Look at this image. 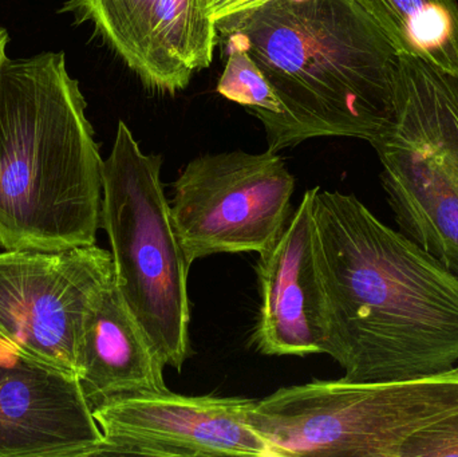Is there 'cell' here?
<instances>
[{
  "label": "cell",
  "mask_w": 458,
  "mask_h": 457,
  "mask_svg": "<svg viewBox=\"0 0 458 457\" xmlns=\"http://www.w3.org/2000/svg\"><path fill=\"white\" fill-rule=\"evenodd\" d=\"M268 2L269 0H212L215 21L234 13L255 10Z\"/></svg>",
  "instance_id": "17"
},
{
  "label": "cell",
  "mask_w": 458,
  "mask_h": 457,
  "mask_svg": "<svg viewBox=\"0 0 458 457\" xmlns=\"http://www.w3.org/2000/svg\"><path fill=\"white\" fill-rule=\"evenodd\" d=\"M64 53L0 72V247L58 252L96 244L102 160Z\"/></svg>",
  "instance_id": "3"
},
{
  "label": "cell",
  "mask_w": 458,
  "mask_h": 457,
  "mask_svg": "<svg viewBox=\"0 0 458 457\" xmlns=\"http://www.w3.org/2000/svg\"><path fill=\"white\" fill-rule=\"evenodd\" d=\"M61 13L90 24L140 82L176 96L208 69L219 45L212 0H66Z\"/></svg>",
  "instance_id": "9"
},
{
  "label": "cell",
  "mask_w": 458,
  "mask_h": 457,
  "mask_svg": "<svg viewBox=\"0 0 458 457\" xmlns=\"http://www.w3.org/2000/svg\"><path fill=\"white\" fill-rule=\"evenodd\" d=\"M458 410V365L406 380H312L256 402L252 428L274 457H400L406 440Z\"/></svg>",
  "instance_id": "5"
},
{
  "label": "cell",
  "mask_w": 458,
  "mask_h": 457,
  "mask_svg": "<svg viewBox=\"0 0 458 457\" xmlns=\"http://www.w3.org/2000/svg\"><path fill=\"white\" fill-rule=\"evenodd\" d=\"M400 457H458V410L411 435Z\"/></svg>",
  "instance_id": "16"
},
{
  "label": "cell",
  "mask_w": 458,
  "mask_h": 457,
  "mask_svg": "<svg viewBox=\"0 0 458 457\" xmlns=\"http://www.w3.org/2000/svg\"><path fill=\"white\" fill-rule=\"evenodd\" d=\"M164 368L113 278L86 316L78 346L75 375L91 410L113 400L165 394Z\"/></svg>",
  "instance_id": "13"
},
{
  "label": "cell",
  "mask_w": 458,
  "mask_h": 457,
  "mask_svg": "<svg viewBox=\"0 0 458 457\" xmlns=\"http://www.w3.org/2000/svg\"><path fill=\"white\" fill-rule=\"evenodd\" d=\"M398 56L458 74L457 0H357Z\"/></svg>",
  "instance_id": "14"
},
{
  "label": "cell",
  "mask_w": 458,
  "mask_h": 457,
  "mask_svg": "<svg viewBox=\"0 0 458 457\" xmlns=\"http://www.w3.org/2000/svg\"><path fill=\"white\" fill-rule=\"evenodd\" d=\"M8 32L7 30L0 27V72H2L3 66H4L5 62L8 61L7 54H5V48H7L8 45Z\"/></svg>",
  "instance_id": "18"
},
{
  "label": "cell",
  "mask_w": 458,
  "mask_h": 457,
  "mask_svg": "<svg viewBox=\"0 0 458 457\" xmlns=\"http://www.w3.org/2000/svg\"><path fill=\"white\" fill-rule=\"evenodd\" d=\"M255 402L171 391L105 402L93 408L102 434L94 456L274 457L250 426Z\"/></svg>",
  "instance_id": "10"
},
{
  "label": "cell",
  "mask_w": 458,
  "mask_h": 457,
  "mask_svg": "<svg viewBox=\"0 0 458 457\" xmlns=\"http://www.w3.org/2000/svg\"><path fill=\"white\" fill-rule=\"evenodd\" d=\"M172 187V219L192 266L268 249L293 212L295 177L277 153L233 150L193 158Z\"/></svg>",
  "instance_id": "7"
},
{
  "label": "cell",
  "mask_w": 458,
  "mask_h": 457,
  "mask_svg": "<svg viewBox=\"0 0 458 457\" xmlns=\"http://www.w3.org/2000/svg\"><path fill=\"white\" fill-rule=\"evenodd\" d=\"M227 62L217 83L220 96L250 113L282 114L283 105L250 54L239 46H225Z\"/></svg>",
  "instance_id": "15"
},
{
  "label": "cell",
  "mask_w": 458,
  "mask_h": 457,
  "mask_svg": "<svg viewBox=\"0 0 458 457\" xmlns=\"http://www.w3.org/2000/svg\"><path fill=\"white\" fill-rule=\"evenodd\" d=\"M315 249L326 354L352 381L406 380L458 364V276L357 196L318 188Z\"/></svg>",
  "instance_id": "1"
},
{
  "label": "cell",
  "mask_w": 458,
  "mask_h": 457,
  "mask_svg": "<svg viewBox=\"0 0 458 457\" xmlns=\"http://www.w3.org/2000/svg\"><path fill=\"white\" fill-rule=\"evenodd\" d=\"M113 278L112 254L96 244L0 252V341L75 375L86 316Z\"/></svg>",
  "instance_id": "8"
},
{
  "label": "cell",
  "mask_w": 458,
  "mask_h": 457,
  "mask_svg": "<svg viewBox=\"0 0 458 457\" xmlns=\"http://www.w3.org/2000/svg\"><path fill=\"white\" fill-rule=\"evenodd\" d=\"M371 147L401 233L458 276V74L401 55L394 114Z\"/></svg>",
  "instance_id": "6"
},
{
  "label": "cell",
  "mask_w": 458,
  "mask_h": 457,
  "mask_svg": "<svg viewBox=\"0 0 458 457\" xmlns=\"http://www.w3.org/2000/svg\"><path fill=\"white\" fill-rule=\"evenodd\" d=\"M163 157L148 155L120 121L102 165L101 228L112 247L114 282L165 367L190 357V262L161 182Z\"/></svg>",
  "instance_id": "4"
},
{
  "label": "cell",
  "mask_w": 458,
  "mask_h": 457,
  "mask_svg": "<svg viewBox=\"0 0 458 457\" xmlns=\"http://www.w3.org/2000/svg\"><path fill=\"white\" fill-rule=\"evenodd\" d=\"M318 188L304 192L276 241L259 254L260 308L253 343L264 356L326 354L327 313L315 249Z\"/></svg>",
  "instance_id": "12"
},
{
  "label": "cell",
  "mask_w": 458,
  "mask_h": 457,
  "mask_svg": "<svg viewBox=\"0 0 458 457\" xmlns=\"http://www.w3.org/2000/svg\"><path fill=\"white\" fill-rule=\"evenodd\" d=\"M101 443L77 376L0 341V457H88Z\"/></svg>",
  "instance_id": "11"
},
{
  "label": "cell",
  "mask_w": 458,
  "mask_h": 457,
  "mask_svg": "<svg viewBox=\"0 0 458 457\" xmlns=\"http://www.w3.org/2000/svg\"><path fill=\"white\" fill-rule=\"evenodd\" d=\"M216 30L282 102V114L253 113L271 152L320 137L373 144L392 121L400 56L357 0H269Z\"/></svg>",
  "instance_id": "2"
}]
</instances>
